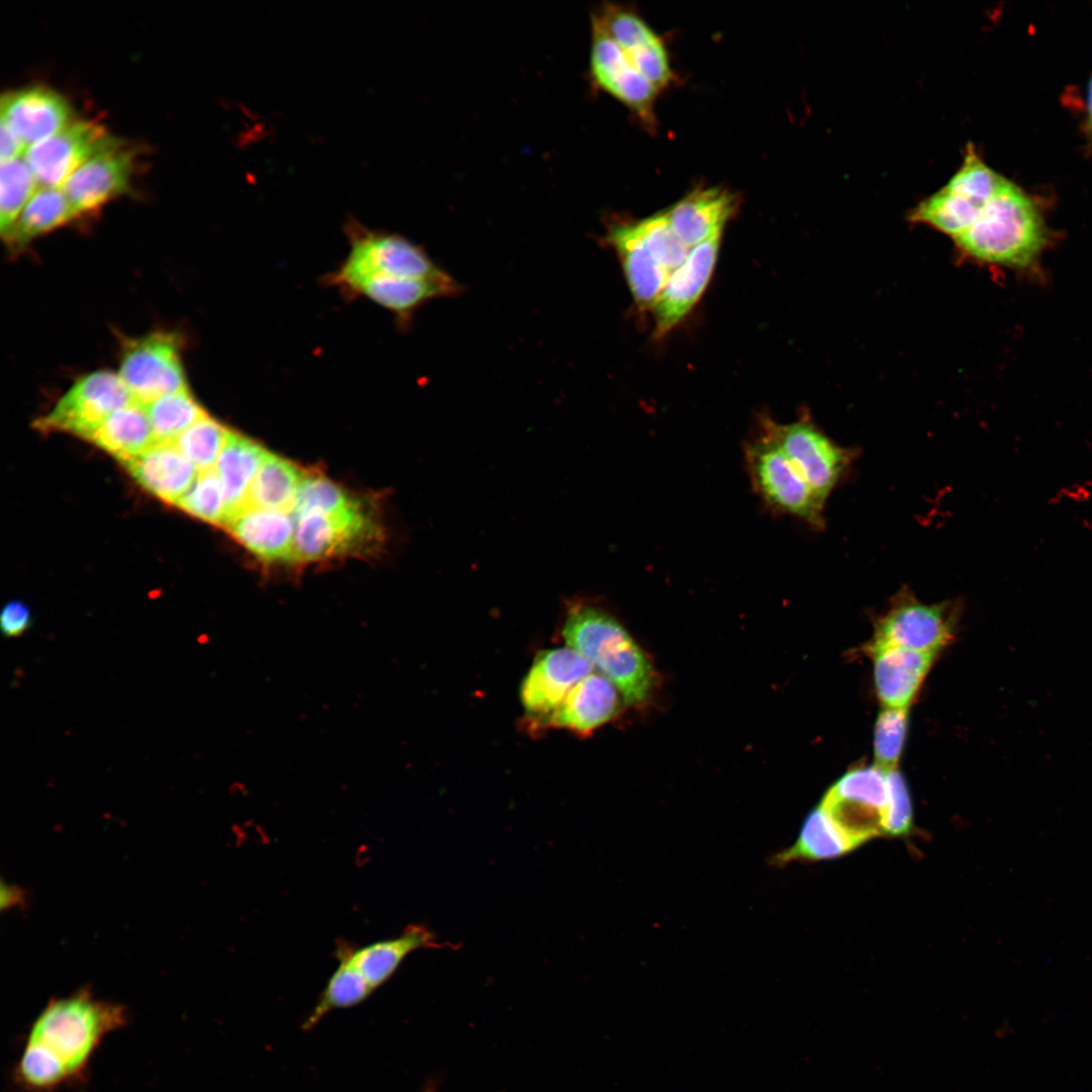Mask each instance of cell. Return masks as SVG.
<instances>
[{
    "label": "cell",
    "mask_w": 1092,
    "mask_h": 1092,
    "mask_svg": "<svg viewBox=\"0 0 1092 1092\" xmlns=\"http://www.w3.org/2000/svg\"><path fill=\"white\" fill-rule=\"evenodd\" d=\"M123 1005L97 999L88 989L51 999L32 1022L25 1045L42 1053L66 1076L80 1081L103 1038L127 1023Z\"/></svg>",
    "instance_id": "cell-1"
},
{
    "label": "cell",
    "mask_w": 1092,
    "mask_h": 1092,
    "mask_svg": "<svg viewBox=\"0 0 1092 1092\" xmlns=\"http://www.w3.org/2000/svg\"><path fill=\"white\" fill-rule=\"evenodd\" d=\"M562 636L612 681L629 705H641L655 686L654 669L627 630L601 607L579 600L566 609Z\"/></svg>",
    "instance_id": "cell-2"
},
{
    "label": "cell",
    "mask_w": 1092,
    "mask_h": 1092,
    "mask_svg": "<svg viewBox=\"0 0 1092 1092\" xmlns=\"http://www.w3.org/2000/svg\"><path fill=\"white\" fill-rule=\"evenodd\" d=\"M953 241L971 259L1026 267L1043 248L1045 228L1030 198L1005 179L974 223Z\"/></svg>",
    "instance_id": "cell-3"
},
{
    "label": "cell",
    "mask_w": 1092,
    "mask_h": 1092,
    "mask_svg": "<svg viewBox=\"0 0 1092 1092\" xmlns=\"http://www.w3.org/2000/svg\"><path fill=\"white\" fill-rule=\"evenodd\" d=\"M344 229L350 252L341 266L326 277L331 285L365 275L417 279L450 276L421 246L398 234L369 230L355 218H349Z\"/></svg>",
    "instance_id": "cell-4"
},
{
    "label": "cell",
    "mask_w": 1092,
    "mask_h": 1092,
    "mask_svg": "<svg viewBox=\"0 0 1092 1092\" xmlns=\"http://www.w3.org/2000/svg\"><path fill=\"white\" fill-rule=\"evenodd\" d=\"M1004 180L969 144L957 173L941 189L919 202L908 218L954 239L974 223Z\"/></svg>",
    "instance_id": "cell-5"
},
{
    "label": "cell",
    "mask_w": 1092,
    "mask_h": 1092,
    "mask_svg": "<svg viewBox=\"0 0 1092 1092\" xmlns=\"http://www.w3.org/2000/svg\"><path fill=\"white\" fill-rule=\"evenodd\" d=\"M752 486L772 510L799 518L820 529L825 525L824 507L783 451L760 433L744 447Z\"/></svg>",
    "instance_id": "cell-6"
},
{
    "label": "cell",
    "mask_w": 1092,
    "mask_h": 1092,
    "mask_svg": "<svg viewBox=\"0 0 1092 1092\" xmlns=\"http://www.w3.org/2000/svg\"><path fill=\"white\" fill-rule=\"evenodd\" d=\"M760 426V433L778 445L817 496L826 503L854 452L836 444L808 418L779 424L765 417Z\"/></svg>",
    "instance_id": "cell-7"
},
{
    "label": "cell",
    "mask_w": 1092,
    "mask_h": 1092,
    "mask_svg": "<svg viewBox=\"0 0 1092 1092\" xmlns=\"http://www.w3.org/2000/svg\"><path fill=\"white\" fill-rule=\"evenodd\" d=\"M118 375L133 401L143 405L188 388L180 339L175 333L159 331L127 340Z\"/></svg>",
    "instance_id": "cell-8"
},
{
    "label": "cell",
    "mask_w": 1092,
    "mask_h": 1092,
    "mask_svg": "<svg viewBox=\"0 0 1092 1092\" xmlns=\"http://www.w3.org/2000/svg\"><path fill=\"white\" fill-rule=\"evenodd\" d=\"M132 401L118 373L91 372L77 379L50 413L34 421L33 427L90 441L112 413Z\"/></svg>",
    "instance_id": "cell-9"
},
{
    "label": "cell",
    "mask_w": 1092,
    "mask_h": 1092,
    "mask_svg": "<svg viewBox=\"0 0 1092 1092\" xmlns=\"http://www.w3.org/2000/svg\"><path fill=\"white\" fill-rule=\"evenodd\" d=\"M888 803L887 770L873 765L843 775L826 792L820 806L860 846L883 835Z\"/></svg>",
    "instance_id": "cell-10"
},
{
    "label": "cell",
    "mask_w": 1092,
    "mask_h": 1092,
    "mask_svg": "<svg viewBox=\"0 0 1092 1092\" xmlns=\"http://www.w3.org/2000/svg\"><path fill=\"white\" fill-rule=\"evenodd\" d=\"M293 518L294 561H314L365 552L381 536L379 526L365 503L347 512H310Z\"/></svg>",
    "instance_id": "cell-11"
},
{
    "label": "cell",
    "mask_w": 1092,
    "mask_h": 1092,
    "mask_svg": "<svg viewBox=\"0 0 1092 1092\" xmlns=\"http://www.w3.org/2000/svg\"><path fill=\"white\" fill-rule=\"evenodd\" d=\"M956 608L948 602L923 604L902 590L876 623L869 649L900 647L935 652L952 637Z\"/></svg>",
    "instance_id": "cell-12"
},
{
    "label": "cell",
    "mask_w": 1092,
    "mask_h": 1092,
    "mask_svg": "<svg viewBox=\"0 0 1092 1092\" xmlns=\"http://www.w3.org/2000/svg\"><path fill=\"white\" fill-rule=\"evenodd\" d=\"M123 144L99 122L74 120L61 131L30 147L23 158L40 187L62 188L68 178L94 156Z\"/></svg>",
    "instance_id": "cell-13"
},
{
    "label": "cell",
    "mask_w": 1092,
    "mask_h": 1092,
    "mask_svg": "<svg viewBox=\"0 0 1092 1092\" xmlns=\"http://www.w3.org/2000/svg\"><path fill=\"white\" fill-rule=\"evenodd\" d=\"M589 65L592 78L600 89L627 106L647 127L654 128L659 90L595 23H592Z\"/></svg>",
    "instance_id": "cell-14"
},
{
    "label": "cell",
    "mask_w": 1092,
    "mask_h": 1092,
    "mask_svg": "<svg viewBox=\"0 0 1092 1092\" xmlns=\"http://www.w3.org/2000/svg\"><path fill=\"white\" fill-rule=\"evenodd\" d=\"M593 670V665L570 647L539 652L520 688L527 716L545 725L570 690Z\"/></svg>",
    "instance_id": "cell-15"
},
{
    "label": "cell",
    "mask_w": 1092,
    "mask_h": 1092,
    "mask_svg": "<svg viewBox=\"0 0 1092 1092\" xmlns=\"http://www.w3.org/2000/svg\"><path fill=\"white\" fill-rule=\"evenodd\" d=\"M592 23L600 26L658 90L670 84L673 72L665 46L637 13L608 3L593 14Z\"/></svg>",
    "instance_id": "cell-16"
},
{
    "label": "cell",
    "mask_w": 1092,
    "mask_h": 1092,
    "mask_svg": "<svg viewBox=\"0 0 1092 1092\" xmlns=\"http://www.w3.org/2000/svg\"><path fill=\"white\" fill-rule=\"evenodd\" d=\"M136 154L123 143L94 156L68 178L62 190L78 216L129 192Z\"/></svg>",
    "instance_id": "cell-17"
},
{
    "label": "cell",
    "mask_w": 1092,
    "mask_h": 1092,
    "mask_svg": "<svg viewBox=\"0 0 1092 1092\" xmlns=\"http://www.w3.org/2000/svg\"><path fill=\"white\" fill-rule=\"evenodd\" d=\"M721 237L717 235L692 248L684 263L669 274L651 308L655 336L670 332L703 295L716 265Z\"/></svg>",
    "instance_id": "cell-18"
},
{
    "label": "cell",
    "mask_w": 1092,
    "mask_h": 1092,
    "mask_svg": "<svg viewBox=\"0 0 1092 1092\" xmlns=\"http://www.w3.org/2000/svg\"><path fill=\"white\" fill-rule=\"evenodd\" d=\"M1 121L18 135L27 150L74 121L68 99L42 85L5 92L0 101Z\"/></svg>",
    "instance_id": "cell-19"
},
{
    "label": "cell",
    "mask_w": 1092,
    "mask_h": 1092,
    "mask_svg": "<svg viewBox=\"0 0 1092 1092\" xmlns=\"http://www.w3.org/2000/svg\"><path fill=\"white\" fill-rule=\"evenodd\" d=\"M349 295L363 296L394 314L399 327L411 326L413 315L432 299L459 295L463 286L451 275L442 279L365 275L338 285Z\"/></svg>",
    "instance_id": "cell-20"
},
{
    "label": "cell",
    "mask_w": 1092,
    "mask_h": 1092,
    "mask_svg": "<svg viewBox=\"0 0 1092 1092\" xmlns=\"http://www.w3.org/2000/svg\"><path fill=\"white\" fill-rule=\"evenodd\" d=\"M603 239L615 251L638 307L651 309L671 272L655 260L633 221H611Z\"/></svg>",
    "instance_id": "cell-21"
},
{
    "label": "cell",
    "mask_w": 1092,
    "mask_h": 1092,
    "mask_svg": "<svg viewBox=\"0 0 1092 1092\" xmlns=\"http://www.w3.org/2000/svg\"><path fill=\"white\" fill-rule=\"evenodd\" d=\"M734 193L721 187H700L667 210L669 222L690 249L723 233L737 208Z\"/></svg>",
    "instance_id": "cell-22"
},
{
    "label": "cell",
    "mask_w": 1092,
    "mask_h": 1092,
    "mask_svg": "<svg viewBox=\"0 0 1092 1092\" xmlns=\"http://www.w3.org/2000/svg\"><path fill=\"white\" fill-rule=\"evenodd\" d=\"M226 530L266 561H294L295 520L291 513L245 507L225 522Z\"/></svg>",
    "instance_id": "cell-23"
},
{
    "label": "cell",
    "mask_w": 1092,
    "mask_h": 1092,
    "mask_svg": "<svg viewBox=\"0 0 1092 1092\" xmlns=\"http://www.w3.org/2000/svg\"><path fill=\"white\" fill-rule=\"evenodd\" d=\"M121 465L145 490L173 505L188 490L199 472L173 442L156 443Z\"/></svg>",
    "instance_id": "cell-24"
},
{
    "label": "cell",
    "mask_w": 1092,
    "mask_h": 1092,
    "mask_svg": "<svg viewBox=\"0 0 1092 1092\" xmlns=\"http://www.w3.org/2000/svg\"><path fill=\"white\" fill-rule=\"evenodd\" d=\"M869 650L874 658L876 691L884 708L907 709L937 653L900 647Z\"/></svg>",
    "instance_id": "cell-25"
},
{
    "label": "cell",
    "mask_w": 1092,
    "mask_h": 1092,
    "mask_svg": "<svg viewBox=\"0 0 1092 1092\" xmlns=\"http://www.w3.org/2000/svg\"><path fill=\"white\" fill-rule=\"evenodd\" d=\"M619 690L601 673L578 681L545 726L586 734L611 720L620 709Z\"/></svg>",
    "instance_id": "cell-26"
},
{
    "label": "cell",
    "mask_w": 1092,
    "mask_h": 1092,
    "mask_svg": "<svg viewBox=\"0 0 1092 1092\" xmlns=\"http://www.w3.org/2000/svg\"><path fill=\"white\" fill-rule=\"evenodd\" d=\"M436 946L432 931L420 924H412L393 938L382 939L357 947H340L351 963L360 971L373 990L386 982L412 952Z\"/></svg>",
    "instance_id": "cell-27"
},
{
    "label": "cell",
    "mask_w": 1092,
    "mask_h": 1092,
    "mask_svg": "<svg viewBox=\"0 0 1092 1092\" xmlns=\"http://www.w3.org/2000/svg\"><path fill=\"white\" fill-rule=\"evenodd\" d=\"M858 846L819 805L806 817L794 844L772 855L769 863L779 868L794 861L832 859Z\"/></svg>",
    "instance_id": "cell-28"
},
{
    "label": "cell",
    "mask_w": 1092,
    "mask_h": 1092,
    "mask_svg": "<svg viewBox=\"0 0 1092 1092\" xmlns=\"http://www.w3.org/2000/svg\"><path fill=\"white\" fill-rule=\"evenodd\" d=\"M267 453L251 439L230 431L215 465L224 491L225 522L247 506L252 482Z\"/></svg>",
    "instance_id": "cell-29"
},
{
    "label": "cell",
    "mask_w": 1092,
    "mask_h": 1092,
    "mask_svg": "<svg viewBox=\"0 0 1092 1092\" xmlns=\"http://www.w3.org/2000/svg\"><path fill=\"white\" fill-rule=\"evenodd\" d=\"M90 441L121 464L157 443L145 406L135 401L112 413Z\"/></svg>",
    "instance_id": "cell-30"
},
{
    "label": "cell",
    "mask_w": 1092,
    "mask_h": 1092,
    "mask_svg": "<svg viewBox=\"0 0 1092 1092\" xmlns=\"http://www.w3.org/2000/svg\"><path fill=\"white\" fill-rule=\"evenodd\" d=\"M76 217L78 214L62 188L39 186L3 240L11 251L16 252L37 237Z\"/></svg>",
    "instance_id": "cell-31"
},
{
    "label": "cell",
    "mask_w": 1092,
    "mask_h": 1092,
    "mask_svg": "<svg viewBox=\"0 0 1092 1092\" xmlns=\"http://www.w3.org/2000/svg\"><path fill=\"white\" fill-rule=\"evenodd\" d=\"M304 474L295 464L268 452L252 482L246 507L292 513Z\"/></svg>",
    "instance_id": "cell-32"
},
{
    "label": "cell",
    "mask_w": 1092,
    "mask_h": 1092,
    "mask_svg": "<svg viewBox=\"0 0 1092 1092\" xmlns=\"http://www.w3.org/2000/svg\"><path fill=\"white\" fill-rule=\"evenodd\" d=\"M339 966L328 981L317 1004L314 1006L303 1027H312L328 1012L350 1007L363 1002L374 991L360 971L347 956L339 949Z\"/></svg>",
    "instance_id": "cell-33"
},
{
    "label": "cell",
    "mask_w": 1092,
    "mask_h": 1092,
    "mask_svg": "<svg viewBox=\"0 0 1092 1092\" xmlns=\"http://www.w3.org/2000/svg\"><path fill=\"white\" fill-rule=\"evenodd\" d=\"M144 406L157 443L173 442L190 426L208 415L189 388L167 394Z\"/></svg>",
    "instance_id": "cell-34"
},
{
    "label": "cell",
    "mask_w": 1092,
    "mask_h": 1092,
    "mask_svg": "<svg viewBox=\"0 0 1092 1092\" xmlns=\"http://www.w3.org/2000/svg\"><path fill=\"white\" fill-rule=\"evenodd\" d=\"M37 179L24 158L1 163L0 231L9 233L25 205L39 188Z\"/></svg>",
    "instance_id": "cell-35"
},
{
    "label": "cell",
    "mask_w": 1092,
    "mask_h": 1092,
    "mask_svg": "<svg viewBox=\"0 0 1092 1092\" xmlns=\"http://www.w3.org/2000/svg\"><path fill=\"white\" fill-rule=\"evenodd\" d=\"M230 431L207 415L181 433L173 444L198 471H205L214 468Z\"/></svg>",
    "instance_id": "cell-36"
},
{
    "label": "cell",
    "mask_w": 1092,
    "mask_h": 1092,
    "mask_svg": "<svg viewBox=\"0 0 1092 1092\" xmlns=\"http://www.w3.org/2000/svg\"><path fill=\"white\" fill-rule=\"evenodd\" d=\"M363 503L329 478L305 472L291 514L297 517L310 512L342 513L353 510Z\"/></svg>",
    "instance_id": "cell-37"
},
{
    "label": "cell",
    "mask_w": 1092,
    "mask_h": 1092,
    "mask_svg": "<svg viewBox=\"0 0 1092 1092\" xmlns=\"http://www.w3.org/2000/svg\"><path fill=\"white\" fill-rule=\"evenodd\" d=\"M634 226L655 260L672 272L690 254L688 248L673 231L666 211L634 220Z\"/></svg>",
    "instance_id": "cell-38"
},
{
    "label": "cell",
    "mask_w": 1092,
    "mask_h": 1092,
    "mask_svg": "<svg viewBox=\"0 0 1092 1092\" xmlns=\"http://www.w3.org/2000/svg\"><path fill=\"white\" fill-rule=\"evenodd\" d=\"M176 506L192 517L223 526L226 520V505L223 486L215 468L199 471Z\"/></svg>",
    "instance_id": "cell-39"
},
{
    "label": "cell",
    "mask_w": 1092,
    "mask_h": 1092,
    "mask_svg": "<svg viewBox=\"0 0 1092 1092\" xmlns=\"http://www.w3.org/2000/svg\"><path fill=\"white\" fill-rule=\"evenodd\" d=\"M908 724L907 709L884 708L874 732L876 765L889 770L896 767L903 750Z\"/></svg>",
    "instance_id": "cell-40"
},
{
    "label": "cell",
    "mask_w": 1092,
    "mask_h": 1092,
    "mask_svg": "<svg viewBox=\"0 0 1092 1092\" xmlns=\"http://www.w3.org/2000/svg\"><path fill=\"white\" fill-rule=\"evenodd\" d=\"M889 803L883 835L903 837L913 832V809L907 785L896 768L887 770Z\"/></svg>",
    "instance_id": "cell-41"
},
{
    "label": "cell",
    "mask_w": 1092,
    "mask_h": 1092,
    "mask_svg": "<svg viewBox=\"0 0 1092 1092\" xmlns=\"http://www.w3.org/2000/svg\"><path fill=\"white\" fill-rule=\"evenodd\" d=\"M32 625L29 607L20 600L7 602L0 613V629L6 638H18Z\"/></svg>",
    "instance_id": "cell-42"
},
{
    "label": "cell",
    "mask_w": 1092,
    "mask_h": 1092,
    "mask_svg": "<svg viewBox=\"0 0 1092 1092\" xmlns=\"http://www.w3.org/2000/svg\"><path fill=\"white\" fill-rule=\"evenodd\" d=\"M0 136L1 163L11 162L21 158L22 154L25 155L27 148L11 127L3 121H1Z\"/></svg>",
    "instance_id": "cell-43"
},
{
    "label": "cell",
    "mask_w": 1092,
    "mask_h": 1092,
    "mask_svg": "<svg viewBox=\"0 0 1092 1092\" xmlns=\"http://www.w3.org/2000/svg\"><path fill=\"white\" fill-rule=\"evenodd\" d=\"M1088 124L1092 138V80L1090 81L1088 88Z\"/></svg>",
    "instance_id": "cell-44"
},
{
    "label": "cell",
    "mask_w": 1092,
    "mask_h": 1092,
    "mask_svg": "<svg viewBox=\"0 0 1092 1092\" xmlns=\"http://www.w3.org/2000/svg\"><path fill=\"white\" fill-rule=\"evenodd\" d=\"M424 1092H434V1090H433V1089H431V1088H428V1089H427L426 1091H424Z\"/></svg>",
    "instance_id": "cell-45"
}]
</instances>
